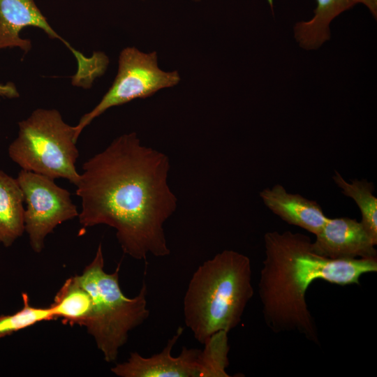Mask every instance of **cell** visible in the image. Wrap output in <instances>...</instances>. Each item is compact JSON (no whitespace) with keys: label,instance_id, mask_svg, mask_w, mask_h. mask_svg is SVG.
<instances>
[{"label":"cell","instance_id":"6da1fadb","mask_svg":"<svg viewBox=\"0 0 377 377\" xmlns=\"http://www.w3.org/2000/svg\"><path fill=\"white\" fill-rule=\"evenodd\" d=\"M170 169L168 156L142 145L136 133L115 138L82 165L75 185L80 224L114 228L123 252L134 259L168 256L163 226L177 207Z\"/></svg>","mask_w":377,"mask_h":377},{"label":"cell","instance_id":"7a4b0ae2","mask_svg":"<svg viewBox=\"0 0 377 377\" xmlns=\"http://www.w3.org/2000/svg\"><path fill=\"white\" fill-rule=\"evenodd\" d=\"M264 244L258 293L266 325L276 333L297 332L316 344L318 332L305 298L311 283L359 285L362 275L377 272V258L330 259L300 232H267Z\"/></svg>","mask_w":377,"mask_h":377},{"label":"cell","instance_id":"3957f363","mask_svg":"<svg viewBox=\"0 0 377 377\" xmlns=\"http://www.w3.org/2000/svg\"><path fill=\"white\" fill-rule=\"evenodd\" d=\"M253 293L250 259L224 250L193 274L183 300L185 324L204 344L214 333L229 332L240 323Z\"/></svg>","mask_w":377,"mask_h":377},{"label":"cell","instance_id":"277c9868","mask_svg":"<svg viewBox=\"0 0 377 377\" xmlns=\"http://www.w3.org/2000/svg\"><path fill=\"white\" fill-rule=\"evenodd\" d=\"M121 263L112 273L104 270L102 245L92 261L77 275L92 300V311L85 325L107 362H114L131 331L142 324L150 312L147 308V286L143 279L139 293L127 297L119 282Z\"/></svg>","mask_w":377,"mask_h":377},{"label":"cell","instance_id":"5b68a950","mask_svg":"<svg viewBox=\"0 0 377 377\" xmlns=\"http://www.w3.org/2000/svg\"><path fill=\"white\" fill-rule=\"evenodd\" d=\"M18 126L17 137L8 147L12 161L22 170L66 179L75 186L80 174L75 165L79 151L74 126L58 110L43 108L34 110Z\"/></svg>","mask_w":377,"mask_h":377},{"label":"cell","instance_id":"8992f818","mask_svg":"<svg viewBox=\"0 0 377 377\" xmlns=\"http://www.w3.org/2000/svg\"><path fill=\"white\" fill-rule=\"evenodd\" d=\"M177 71H165L158 65L156 52H143L135 47L121 50L117 75L100 102L74 126L77 141L82 130L108 109L137 98H145L180 82Z\"/></svg>","mask_w":377,"mask_h":377},{"label":"cell","instance_id":"52a82bcc","mask_svg":"<svg viewBox=\"0 0 377 377\" xmlns=\"http://www.w3.org/2000/svg\"><path fill=\"white\" fill-rule=\"evenodd\" d=\"M16 179L27 205L24 230L32 250L40 253L45 237L58 225L78 217L79 212L69 191L59 186L54 179L22 169Z\"/></svg>","mask_w":377,"mask_h":377},{"label":"cell","instance_id":"ba28073f","mask_svg":"<svg viewBox=\"0 0 377 377\" xmlns=\"http://www.w3.org/2000/svg\"><path fill=\"white\" fill-rule=\"evenodd\" d=\"M27 27L41 29L50 38L60 40L75 57L77 70L75 77L87 80L95 76L101 66L100 56L94 53L90 57L73 47L50 25L34 0H0V50L17 47L27 53L31 42L20 37L21 31Z\"/></svg>","mask_w":377,"mask_h":377},{"label":"cell","instance_id":"9c48e42d","mask_svg":"<svg viewBox=\"0 0 377 377\" xmlns=\"http://www.w3.org/2000/svg\"><path fill=\"white\" fill-rule=\"evenodd\" d=\"M183 331L184 328L179 327L160 353L145 357L132 352L127 361L117 364L111 371L120 377H200L201 350L184 346L179 356L172 355Z\"/></svg>","mask_w":377,"mask_h":377},{"label":"cell","instance_id":"30bf717a","mask_svg":"<svg viewBox=\"0 0 377 377\" xmlns=\"http://www.w3.org/2000/svg\"><path fill=\"white\" fill-rule=\"evenodd\" d=\"M375 239L361 221L348 217L330 219L316 235L313 249L330 259L377 258Z\"/></svg>","mask_w":377,"mask_h":377},{"label":"cell","instance_id":"8fae6325","mask_svg":"<svg viewBox=\"0 0 377 377\" xmlns=\"http://www.w3.org/2000/svg\"><path fill=\"white\" fill-rule=\"evenodd\" d=\"M260 197L265 205L283 221L315 235L328 219L317 202L288 193L280 184L263 189Z\"/></svg>","mask_w":377,"mask_h":377},{"label":"cell","instance_id":"7c38bea8","mask_svg":"<svg viewBox=\"0 0 377 377\" xmlns=\"http://www.w3.org/2000/svg\"><path fill=\"white\" fill-rule=\"evenodd\" d=\"M313 17L297 22L294 27L297 42L303 49L319 48L330 38V24L343 12L362 3V0H316Z\"/></svg>","mask_w":377,"mask_h":377},{"label":"cell","instance_id":"4fadbf2b","mask_svg":"<svg viewBox=\"0 0 377 377\" xmlns=\"http://www.w3.org/2000/svg\"><path fill=\"white\" fill-rule=\"evenodd\" d=\"M24 202L17 179L0 170V242L6 247L25 231Z\"/></svg>","mask_w":377,"mask_h":377},{"label":"cell","instance_id":"5bb4252c","mask_svg":"<svg viewBox=\"0 0 377 377\" xmlns=\"http://www.w3.org/2000/svg\"><path fill=\"white\" fill-rule=\"evenodd\" d=\"M50 306L54 320L61 318L64 324L85 327L91 315L92 300L75 275L66 280Z\"/></svg>","mask_w":377,"mask_h":377},{"label":"cell","instance_id":"9a60e30c","mask_svg":"<svg viewBox=\"0 0 377 377\" xmlns=\"http://www.w3.org/2000/svg\"><path fill=\"white\" fill-rule=\"evenodd\" d=\"M332 179L342 193L355 202L361 212L362 223L377 240V198L374 195V184L365 179L348 182L337 171Z\"/></svg>","mask_w":377,"mask_h":377},{"label":"cell","instance_id":"2e32d148","mask_svg":"<svg viewBox=\"0 0 377 377\" xmlns=\"http://www.w3.org/2000/svg\"><path fill=\"white\" fill-rule=\"evenodd\" d=\"M228 333L219 331L204 343L199 356L200 377H228L226 371L229 365L228 357L230 346Z\"/></svg>","mask_w":377,"mask_h":377},{"label":"cell","instance_id":"e0dca14e","mask_svg":"<svg viewBox=\"0 0 377 377\" xmlns=\"http://www.w3.org/2000/svg\"><path fill=\"white\" fill-rule=\"evenodd\" d=\"M23 306L17 312L0 316V339L38 323L54 320L50 306L37 307L29 303L28 295L22 294Z\"/></svg>","mask_w":377,"mask_h":377},{"label":"cell","instance_id":"ac0fdd59","mask_svg":"<svg viewBox=\"0 0 377 377\" xmlns=\"http://www.w3.org/2000/svg\"><path fill=\"white\" fill-rule=\"evenodd\" d=\"M19 96L17 88L13 82H9L4 84H0V98H15Z\"/></svg>","mask_w":377,"mask_h":377},{"label":"cell","instance_id":"d6986e66","mask_svg":"<svg viewBox=\"0 0 377 377\" xmlns=\"http://www.w3.org/2000/svg\"><path fill=\"white\" fill-rule=\"evenodd\" d=\"M370 11L373 17L376 19L377 17V0H362V3Z\"/></svg>","mask_w":377,"mask_h":377},{"label":"cell","instance_id":"ffe728a7","mask_svg":"<svg viewBox=\"0 0 377 377\" xmlns=\"http://www.w3.org/2000/svg\"><path fill=\"white\" fill-rule=\"evenodd\" d=\"M268 1V3L271 7V8L272 9L273 8V0H267Z\"/></svg>","mask_w":377,"mask_h":377},{"label":"cell","instance_id":"44dd1931","mask_svg":"<svg viewBox=\"0 0 377 377\" xmlns=\"http://www.w3.org/2000/svg\"><path fill=\"white\" fill-rule=\"evenodd\" d=\"M193 1H200V0H193Z\"/></svg>","mask_w":377,"mask_h":377},{"label":"cell","instance_id":"7402d4cb","mask_svg":"<svg viewBox=\"0 0 377 377\" xmlns=\"http://www.w3.org/2000/svg\"><path fill=\"white\" fill-rule=\"evenodd\" d=\"M142 1H145V0H142Z\"/></svg>","mask_w":377,"mask_h":377}]
</instances>
